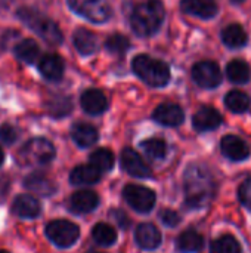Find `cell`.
I'll list each match as a JSON object with an SVG mask.
<instances>
[{
    "mask_svg": "<svg viewBox=\"0 0 251 253\" xmlns=\"http://www.w3.org/2000/svg\"><path fill=\"white\" fill-rule=\"evenodd\" d=\"M183 184L186 206L191 209H203L215 197V178L212 172L203 165H191L185 172Z\"/></svg>",
    "mask_w": 251,
    "mask_h": 253,
    "instance_id": "6da1fadb",
    "label": "cell"
},
{
    "mask_svg": "<svg viewBox=\"0 0 251 253\" xmlns=\"http://www.w3.org/2000/svg\"><path fill=\"white\" fill-rule=\"evenodd\" d=\"M80 104L81 108L90 114V116H98L102 114L104 111H107L108 108V101L107 96L104 95L102 90L99 89H87L81 93L80 98Z\"/></svg>",
    "mask_w": 251,
    "mask_h": 253,
    "instance_id": "2e32d148",
    "label": "cell"
},
{
    "mask_svg": "<svg viewBox=\"0 0 251 253\" xmlns=\"http://www.w3.org/2000/svg\"><path fill=\"white\" fill-rule=\"evenodd\" d=\"M89 253H101V252H89Z\"/></svg>",
    "mask_w": 251,
    "mask_h": 253,
    "instance_id": "60d3db41",
    "label": "cell"
},
{
    "mask_svg": "<svg viewBox=\"0 0 251 253\" xmlns=\"http://www.w3.org/2000/svg\"><path fill=\"white\" fill-rule=\"evenodd\" d=\"M16 15L27 27H30L33 31H36L49 44L56 46V44L62 43L64 36H62V31L58 27V24L53 22L50 18L44 16L43 13H40L37 9L24 6V7L18 9Z\"/></svg>",
    "mask_w": 251,
    "mask_h": 253,
    "instance_id": "3957f363",
    "label": "cell"
},
{
    "mask_svg": "<svg viewBox=\"0 0 251 253\" xmlns=\"http://www.w3.org/2000/svg\"><path fill=\"white\" fill-rule=\"evenodd\" d=\"M18 139V132L12 125H1L0 126V141H3L4 144H13Z\"/></svg>",
    "mask_w": 251,
    "mask_h": 253,
    "instance_id": "d590c367",
    "label": "cell"
},
{
    "mask_svg": "<svg viewBox=\"0 0 251 253\" xmlns=\"http://www.w3.org/2000/svg\"><path fill=\"white\" fill-rule=\"evenodd\" d=\"M47 239L58 248H70L80 237V228L67 219H56L46 225Z\"/></svg>",
    "mask_w": 251,
    "mask_h": 253,
    "instance_id": "52a82bcc",
    "label": "cell"
},
{
    "mask_svg": "<svg viewBox=\"0 0 251 253\" xmlns=\"http://www.w3.org/2000/svg\"><path fill=\"white\" fill-rule=\"evenodd\" d=\"M123 196L127 205L139 213L151 212L157 202V196L152 190L135 184L126 185L123 190Z\"/></svg>",
    "mask_w": 251,
    "mask_h": 253,
    "instance_id": "ba28073f",
    "label": "cell"
},
{
    "mask_svg": "<svg viewBox=\"0 0 251 253\" xmlns=\"http://www.w3.org/2000/svg\"><path fill=\"white\" fill-rule=\"evenodd\" d=\"M12 212L24 219L37 218L41 212L40 202L31 194H21L12 203Z\"/></svg>",
    "mask_w": 251,
    "mask_h": 253,
    "instance_id": "e0dca14e",
    "label": "cell"
},
{
    "mask_svg": "<svg viewBox=\"0 0 251 253\" xmlns=\"http://www.w3.org/2000/svg\"><path fill=\"white\" fill-rule=\"evenodd\" d=\"M65 70L64 59L58 53H46L38 61V71L40 74L50 82H58L62 79Z\"/></svg>",
    "mask_w": 251,
    "mask_h": 253,
    "instance_id": "7c38bea8",
    "label": "cell"
},
{
    "mask_svg": "<svg viewBox=\"0 0 251 253\" xmlns=\"http://www.w3.org/2000/svg\"><path fill=\"white\" fill-rule=\"evenodd\" d=\"M68 4L77 15L95 24H104L112 15L108 0H68Z\"/></svg>",
    "mask_w": 251,
    "mask_h": 253,
    "instance_id": "8992f818",
    "label": "cell"
},
{
    "mask_svg": "<svg viewBox=\"0 0 251 253\" xmlns=\"http://www.w3.org/2000/svg\"><path fill=\"white\" fill-rule=\"evenodd\" d=\"M3 160H4V154H3V150L0 148V166H1V163H3Z\"/></svg>",
    "mask_w": 251,
    "mask_h": 253,
    "instance_id": "74e56055",
    "label": "cell"
},
{
    "mask_svg": "<svg viewBox=\"0 0 251 253\" xmlns=\"http://www.w3.org/2000/svg\"><path fill=\"white\" fill-rule=\"evenodd\" d=\"M47 110L50 113V116L56 117V119H61V117H65L71 113L72 110V102L68 96H62V95H58V96H53L49 104H47Z\"/></svg>",
    "mask_w": 251,
    "mask_h": 253,
    "instance_id": "d6a6232c",
    "label": "cell"
},
{
    "mask_svg": "<svg viewBox=\"0 0 251 253\" xmlns=\"http://www.w3.org/2000/svg\"><path fill=\"white\" fill-rule=\"evenodd\" d=\"M222 42L231 49H241L247 44L249 37L241 24H229L222 30Z\"/></svg>",
    "mask_w": 251,
    "mask_h": 253,
    "instance_id": "cb8c5ba5",
    "label": "cell"
},
{
    "mask_svg": "<svg viewBox=\"0 0 251 253\" xmlns=\"http://www.w3.org/2000/svg\"><path fill=\"white\" fill-rule=\"evenodd\" d=\"M143 153L152 160H161L167 154V144L161 138H149L141 144Z\"/></svg>",
    "mask_w": 251,
    "mask_h": 253,
    "instance_id": "4dcf8cb0",
    "label": "cell"
},
{
    "mask_svg": "<svg viewBox=\"0 0 251 253\" xmlns=\"http://www.w3.org/2000/svg\"><path fill=\"white\" fill-rule=\"evenodd\" d=\"M99 205V197L96 193L90 190H81L71 196L70 199V209L74 213H90Z\"/></svg>",
    "mask_w": 251,
    "mask_h": 253,
    "instance_id": "ac0fdd59",
    "label": "cell"
},
{
    "mask_svg": "<svg viewBox=\"0 0 251 253\" xmlns=\"http://www.w3.org/2000/svg\"><path fill=\"white\" fill-rule=\"evenodd\" d=\"M225 105L232 113H246L250 108V96L241 90H231L225 96Z\"/></svg>",
    "mask_w": 251,
    "mask_h": 253,
    "instance_id": "f1b7e54d",
    "label": "cell"
},
{
    "mask_svg": "<svg viewBox=\"0 0 251 253\" xmlns=\"http://www.w3.org/2000/svg\"><path fill=\"white\" fill-rule=\"evenodd\" d=\"M191 76L194 82L206 89L217 87L222 82V71L215 61H201L192 67Z\"/></svg>",
    "mask_w": 251,
    "mask_h": 253,
    "instance_id": "9c48e42d",
    "label": "cell"
},
{
    "mask_svg": "<svg viewBox=\"0 0 251 253\" xmlns=\"http://www.w3.org/2000/svg\"><path fill=\"white\" fill-rule=\"evenodd\" d=\"M92 237L101 246H111L117 242V231L111 225L105 222H99L93 227Z\"/></svg>",
    "mask_w": 251,
    "mask_h": 253,
    "instance_id": "83f0119b",
    "label": "cell"
},
{
    "mask_svg": "<svg viewBox=\"0 0 251 253\" xmlns=\"http://www.w3.org/2000/svg\"><path fill=\"white\" fill-rule=\"evenodd\" d=\"M71 138L78 147L87 148L98 142L99 133L96 127L89 123H75L71 129Z\"/></svg>",
    "mask_w": 251,
    "mask_h": 253,
    "instance_id": "ffe728a7",
    "label": "cell"
},
{
    "mask_svg": "<svg viewBox=\"0 0 251 253\" xmlns=\"http://www.w3.org/2000/svg\"><path fill=\"white\" fill-rule=\"evenodd\" d=\"M210 253H243L240 242L234 236H222L212 243Z\"/></svg>",
    "mask_w": 251,
    "mask_h": 253,
    "instance_id": "1f68e13d",
    "label": "cell"
},
{
    "mask_svg": "<svg viewBox=\"0 0 251 253\" xmlns=\"http://www.w3.org/2000/svg\"><path fill=\"white\" fill-rule=\"evenodd\" d=\"M121 168L135 178H151L152 170L143 162V159L132 148H124L121 151Z\"/></svg>",
    "mask_w": 251,
    "mask_h": 253,
    "instance_id": "30bf717a",
    "label": "cell"
},
{
    "mask_svg": "<svg viewBox=\"0 0 251 253\" xmlns=\"http://www.w3.org/2000/svg\"><path fill=\"white\" fill-rule=\"evenodd\" d=\"M72 42H74L77 52L81 55H86V56L95 53L98 49V39H96L95 33H92L87 28H77L74 31Z\"/></svg>",
    "mask_w": 251,
    "mask_h": 253,
    "instance_id": "7402d4cb",
    "label": "cell"
},
{
    "mask_svg": "<svg viewBox=\"0 0 251 253\" xmlns=\"http://www.w3.org/2000/svg\"><path fill=\"white\" fill-rule=\"evenodd\" d=\"M232 3H243V1H246V0H231Z\"/></svg>",
    "mask_w": 251,
    "mask_h": 253,
    "instance_id": "f35d334b",
    "label": "cell"
},
{
    "mask_svg": "<svg viewBox=\"0 0 251 253\" xmlns=\"http://www.w3.org/2000/svg\"><path fill=\"white\" fill-rule=\"evenodd\" d=\"M24 185H25V188L31 190L33 193L44 196V197H49L56 191V185L41 173H33V175L27 176L24 181Z\"/></svg>",
    "mask_w": 251,
    "mask_h": 253,
    "instance_id": "d4e9b609",
    "label": "cell"
},
{
    "mask_svg": "<svg viewBox=\"0 0 251 253\" xmlns=\"http://www.w3.org/2000/svg\"><path fill=\"white\" fill-rule=\"evenodd\" d=\"M15 55L18 59L27 64H33L40 55V47L33 39H24L15 46Z\"/></svg>",
    "mask_w": 251,
    "mask_h": 253,
    "instance_id": "4316f807",
    "label": "cell"
},
{
    "mask_svg": "<svg viewBox=\"0 0 251 253\" xmlns=\"http://www.w3.org/2000/svg\"><path fill=\"white\" fill-rule=\"evenodd\" d=\"M152 119L163 125V126H169V127H176L179 125L183 123L185 119V113L182 110L180 105L173 104V102H167V104H160L154 113H152Z\"/></svg>",
    "mask_w": 251,
    "mask_h": 253,
    "instance_id": "8fae6325",
    "label": "cell"
},
{
    "mask_svg": "<svg viewBox=\"0 0 251 253\" xmlns=\"http://www.w3.org/2000/svg\"><path fill=\"white\" fill-rule=\"evenodd\" d=\"M0 253H9L7 251H0Z\"/></svg>",
    "mask_w": 251,
    "mask_h": 253,
    "instance_id": "ab89813d",
    "label": "cell"
},
{
    "mask_svg": "<svg viewBox=\"0 0 251 253\" xmlns=\"http://www.w3.org/2000/svg\"><path fill=\"white\" fill-rule=\"evenodd\" d=\"M226 76L231 82L244 84L250 80L251 71L249 64L243 59H232L226 65Z\"/></svg>",
    "mask_w": 251,
    "mask_h": 253,
    "instance_id": "484cf974",
    "label": "cell"
},
{
    "mask_svg": "<svg viewBox=\"0 0 251 253\" xmlns=\"http://www.w3.org/2000/svg\"><path fill=\"white\" fill-rule=\"evenodd\" d=\"M160 218H161L163 224H164L166 227H170V228L178 227L179 222H180V216H179L175 211H172V209H167V211L161 212V216H160Z\"/></svg>",
    "mask_w": 251,
    "mask_h": 253,
    "instance_id": "8d00e7d4",
    "label": "cell"
},
{
    "mask_svg": "<svg viewBox=\"0 0 251 253\" xmlns=\"http://www.w3.org/2000/svg\"><path fill=\"white\" fill-rule=\"evenodd\" d=\"M166 18V9L161 0H146L135 6L130 15V27L139 37L155 34Z\"/></svg>",
    "mask_w": 251,
    "mask_h": 253,
    "instance_id": "7a4b0ae2",
    "label": "cell"
},
{
    "mask_svg": "<svg viewBox=\"0 0 251 253\" xmlns=\"http://www.w3.org/2000/svg\"><path fill=\"white\" fill-rule=\"evenodd\" d=\"M101 173L93 165H80L70 173V182L72 185H92L101 179Z\"/></svg>",
    "mask_w": 251,
    "mask_h": 253,
    "instance_id": "603a6c76",
    "label": "cell"
},
{
    "mask_svg": "<svg viewBox=\"0 0 251 253\" xmlns=\"http://www.w3.org/2000/svg\"><path fill=\"white\" fill-rule=\"evenodd\" d=\"M180 9L188 13L203 19H210L216 16L219 6L216 0H182Z\"/></svg>",
    "mask_w": 251,
    "mask_h": 253,
    "instance_id": "9a60e30c",
    "label": "cell"
},
{
    "mask_svg": "<svg viewBox=\"0 0 251 253\" xmlns=\"http://www.w3.org/2000/svg\"><path fill=\"white\" fill-rule=\"evenodd\" d=\"M204 246V237L194 228L185 230L176 240V248L180 253H198Z\"/></svg>",
    "mask_w": 251,
    "mask_h": 253,
    "instance_id": "44dd1931",
    "label": "cell"
},
{
    "mask_svg": "<svg viewBox=\"0 0 251 253\" xmlns=\"http://www.w3.org/2000/svg\"><path fill=\"white\" fill-rule=\"evenodd\" d=\"M55 147L46 138H33L27 141L19 153L18 162L24 166H43L55 159Z\"/></svg>",
    "mask_w": 251,
    "mask_h": 253,
    "instance_id": "5b68a950",
    "label": "cell"
},
{
    "mask_svg": "<svg viewBox=\"0 0 251 253\" xmlns=\"http://www.w3.org/2000/svg\"><path fill=\"white\" fill-rule=\"evenodd\" d=\"M135 74L142 79L146 84L154 87H163L170 82V68L169 65L157 58L149 55H138L132 62Z\"/></svg>",
    "mask_w": 251,
    "mask_h": 253,
    "instance_id": "277c9868",
    "label": "cell"
},
{
    "mask_svg": "<svg viewBox=\"0 0 251 253\" xmlns=\"http://www.w3.org/2000/svg\"><path fill=\"white\" fill-rule=\"evenodd\" d=\"M105 47H107V50L111 52V53L121 55V53H124V52L129 50L130 42H129V39H127L126 36L115 33V34L108 36V39L105 40Z\"/></svg>",
    "mask_w": 251,
    "mask_h": 253,
    "instance_id": "836d02e7",
    "label": "cell"
},
{
    "mask_svg": "<svg viewBox=\"0 0 251 253\" xmlns=\"http://www.w3.org/2000/svg\"><path fill=\"white\" fill-rule=\"evenodd\" d=\"M90 165H93L99 172H108L112 169L114 166V154L111 150L108 148H99L96 151H93L89 157Z\"/></svg>",
    "mask_w": 251,
    "mask_h": 253,
    "instance_id": "f546056e",
    "label": "cell"
},
{
    "mask_svg": "<svg viewBox=\"0 0 251 253\" xmlns=\"http://www.w3.org/2000/svg\"><path fill=\"white\" fill-rule=\"evenodd\" d=\"M135 239L139 248L154 251L161 245V233L152 224H141L135 231Z\"/></svg>",
    "mask_w": 251,
    "mask_h": 253,
    "instance_id": "d6986e66",
    "label": "cell"
},
{
    "mask_svg": "<svg viewBox=\"0 0 251 253\" xmlns=\"http://www.w3.org/2000/svg\"><path fill=\"white\" fill-rule=\"evenodd\" d=\"M220 148L222 153L232 162H243L250 156V147L247 145V142L235 135L223 136Z\"/></svg>",
    "mask_w": 251,
    "mask_h": 253,
    "instance_id": "5bb4252c",
    "label": "cell"
},
{
    "mask_svg": "<svg viewBox=\"0 0 251 253\" xmlns=\"http://www.w3.org/2000/svg\"><path fill=\"white\" fill-rule=\"evenodd\" d=\"M194 129L198 132H209L215 130L222 125L220 113L213 107H201L192 117Z\"/></svg>",
    "mask_w": 251,
    "mask_h": 253,
    "instance_id": "4fadbf2b",
    "label": "cell"
},
{
    "mask_svg": "<svg viewBox=\"0 0 251 253\" xmlns=\"http://www.w3.org/2000/svg\"><path fill=\"white\" fill-rule=\"evenodd\" d=\"M238 197L243 206L251 211V178H247L238 188Z\"/></svg>",
    "mask_w": 251,
    "mask_h": 253,
    "instance_id": "e575fe53",
    "label": "cell"
}]
</instances>
